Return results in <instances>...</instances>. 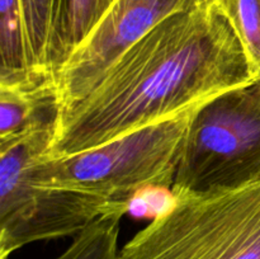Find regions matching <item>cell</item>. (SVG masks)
<instances>
[{"instance_id": "cell-6", "label": "cell", "mask_w": 260, "mask_h": 259, "mask_svg": "<svg viewBox=\"0 0 260 259\" xmlns=\"http://www.w3.org/2000/svg\"><path fill=\"white\" fill-rule=\"evenodd\" d=\"M213 0H116L53 78L58 109L80 101L106 71L167 18Z\"/></svg>"}, {"instance_id": "cell-11", "label": "cell", "mask_w": 260, "mask_h": 259, "mask_svg": "<svg viewBox=\"0 0 260 259\" xmlns=\"http://www.w3.org/2000/svg\"><path fill=\"white\" fill-rule=\"evenodd\" d=\"M235 32L256 80H260V0H213Z\"/></svg>"}, {"instance_id": "cell-4", "label": "cell", "mask_w": 260, "mask_h": 259, "mask_svg": "<svg viewBox=\"0 0 260 259\" xmlns=\"http://www.w3.org/2000/svg\"><path fill=\"white\" fill-rule=\"evenodd\" d=\"M56 118L0 149V259L36 241L76 236L103 215L129 207L128 202L33 180L30 167L47 155Z\"/></svg>"}, {"instance_id": "cell-7", "label": "cell", "mask_w": 260, "mask_h": 259, "mask_svg": "<svg viewBox=\"0 0 260 259\" xmlns=\"http://www.w3.org/2000/svg\"><path fill=\"white\" fill-rule=\"evenodd\" d=\"M116 0H58L47 53V73L55 78Z\"/></svg>"}, {"instance_id": "cell-1", "label": "cell", "mask_w": 260, "mask_h": 259, "mask_svg": "<svg viewBox=\"0 0 260 259\" xmlns=\"http://www.w3.org/2000/svg\"><path fill=\"white\" fill-rule=\"evenodd\" d=\"M256 81L235 32L212 4L167 18L80 101L58 109L46 156H69L178 116Z\"/></svg>"}, {"instance_id": "cell-5", "label": "cell", "mask_w": 260, "mask_h": 259, "mask_svg": "<svg viewBox=\"0 0 260 259\" xmlns=\"http://www.w3.org/2000/svg\"><path fill=\"white\" fill-rule=\"evenodd\" d=\"M260 179V80L196 108L172 195L238 188Z\"/></svg>"}, {"instance_id": "cell-3", "label": "cell", "mask_w": 260, "mask_h": 259, "mask_svg": "<svg viewBox=\"0 0 260 259\" xmlns=\"http://www.w3.org/2000/svg\"><path fill=\"white\" fill-rule=\"evenodd\" d=\"M197 107L86 151L56 159L43 155L32 164L30 175L37 184L117 202L129 203L146 188L170 190Z\"/></svg>"}, {"instance_id": "cell-2", "label": "cell", "mask_w": 260, "mask_h": 259, "mask_svg": "<svg viewBox=\"0 0 260 259\" xmlns=\"http://www.w3.org/2000/svg\"><path fill=\"white\" fill-rule=\"evenodd\" d=\"M173 197L118 259H260V179Z\"/></svg>"}, {"instance_id": "cell-9", "label": "cell", "mask_w": 260, "mask_h": 259, "mask_svg": "<svg viewBox=\"0 0 260 259\" xmlns=\"http://www.w3.org/2000/svg\"><path fill=\"white\" fill-rule=\"evenodd\" d=\"M58 0H22L29 68L43 84L53 83L47 73V53Z\"/></svg>"}, {"instance_id": "cell-10", "label": "cell", "mask_w": 260, "mask_h": 259, "mask_svg": "<svg viewBox=\"0 0 260 259\" xmlns=\"http://www.w3.org/2000/svg\"><path fill=\"white\" fill-rule=\"evenodd\" d=\"M128 210H116L74 236L71 245L52 259H118L121 218Z\"/></svg>"}, {"instance_id": "cell-8", "label": "cell", "mask_w": 260, "mask_h": 259, "mask_svg": "<svg viewBox=\"0 0 260 259\" xmlns=\"http://www.w3.org/2000/svg\"><path fill=\"white\" fill-rule=\"evenodd\" d=\"M0 85L27 91L55 86L38 81L30 71L22 0H0Z\"/></svg>"}]
</instances>
